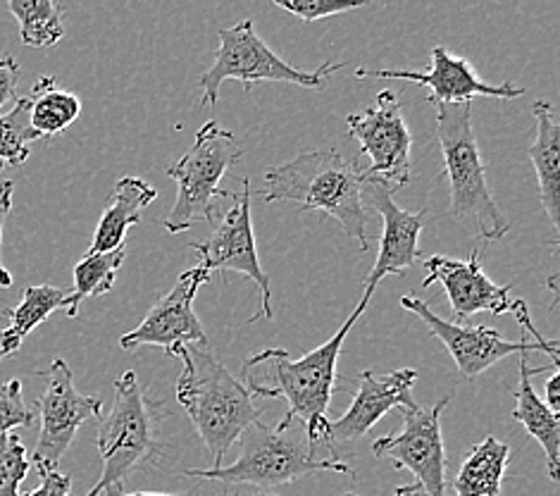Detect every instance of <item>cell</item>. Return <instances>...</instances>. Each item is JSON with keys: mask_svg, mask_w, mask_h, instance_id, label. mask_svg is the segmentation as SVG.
<instances>
[{"mask_svg": "<svg viewBox=\"0 0 560 496\" xmlns=\"http://www.w3.org/2000/svg\"><path fill=\"white\" fill-rule=\"evenodd\" d=\"M38 475H42V485L24 496H72V480L68 475L60 471H44Z\"/></svg>", "mask_w": 560, "mask_h": 496, "instance_id": "cell-32", "label": "cell"}, {"mask_svg": "<svg viewBox=\"0 0 560 496\" xmlns=\"http://www.w3.org/2000/svg\"><path fill=\"white\" fill-rule=\"evenodd\" d=\"M36 413L26 406L22 396V382H0V437L15 430V427H32Z\"/></svg>", "mask_w": 560, "mask_h": 496, "instance_id": "cell-29", "label": "cell"}, {"mask_svg": "<svg viewBox=\"0 0 560 496\" xmlns=\"http://www.w3.org/2000/svg\"><path fill=\"white\" fill-rule=\"evenodd\" d=\"M372 297L363 293L355 311L346 318V323L335 337L327 339L323 346L313 348L301 358H293L284 348H265L260 354H253L242 366V384L248 394L256 399H287L289 411L284 420H301L308 430V437L317 447L331 445L329 439V404L335 394L339 374L337 364L339 354L346 344V337L353 325L365 313Z\"/></svg>", "mask_w": 560, "mask_h": 496, "instance_id": "cell-1", "label": "cell"}, {"mask_svg": "<svg viewBox=\"0 0 560 496\" xmlns=\"http://www.w3.org/2000/svg\"><path fill=\"white\" fill-rule=\"evenodd\" d=\"M32 127L38 137H58L82 115V101L58 89L56 77H42L32 89Z\"/></svg>", "mask_w": 560, "mask_h": 496, "instance_id": "cell-24", "label": "cell"}, {"mask_svg": "<svg viewBox=\"0 0 560 496\" xmlns=\"http://www.w3.org/2000/svg\"><path fill=\"white\" fill-rule=\"evenodd\" d=\"M401 305L406 308V311L416 313L427 325V330H430V334H434V337L446 346V351L451 354L453 364H456L458 372L468 382L477 380L479 374L489 370L491 366H497L499 360L515 356V354L527 356L529 351H541L549 356V368L558 370V366H560L558 342L544 339L541 332H537V327L532 325V318H529L525 301H515L513 311H511L520 320V325H523L525 332L529 334V337H523L520 342L503 339L497 330L485 327V325L463 327L456 323H448V320L439 318L430 305H427L422 299L412 297V293L401 297Z\"/></svg>", "mask_w": 560, "mask_h": 496, "instance_id": "cell-9", "label": "cell"}, {"mask_svg": "<svg viewBox=\"0 0 560 496\" xmlns=\"http://www.w3.org/2000/svg\"><path fill=\"white\" fill-rule=\"evenodd\" d=\"M163 401H155L141 387L137 372L129 370L115 382V401L110 413L98 418V453L103 473L86 496H103L149 463L158 453V418Z\"/></svg>", "mask_w": 560, "mask_h": 496, "instance_id": "cell-6", "label": "cell"}, {"mask_svg": "<svg viewBox=\"0 0 560 496\" xmlns=\"http://www.w3.org/2000/svg\"><path fill=\"white\" fill-rule=\"evenodd\" d=\"M360 79H406V82H416L424 89H430L427 103H472L475 96H489V99H505L513 101L525 96V89L513 84H487L479 79L475 67L465 60L453 56L444 46H436L432 50V67L427 72L418 70H365L360 67L355 72Z\"/></svg>", "mask_w": 560, "mask_h": 496, "instance_id": "cell-16", "label": "cell"}, {"mask_svg": "<svg viewBox=\"0 0 560 496\" xmlns=\"http://www.w3.org/2000/svg\"><path fill=\"white\" fill-rule=\"evenodd\" d=\"M8 8L20 22L24 46L50 48L65 36L62 5L52 3V0H10Z\"/></svg>", "mask_w": 560, "mask_h": 496, "instance_id": "cell-25", "label": "cell"}, {"mask_svg": "<svg viewBox=\"0 0 560 496\" xmlns=\"http://www.w3.org/2000/svg\"><path fill=\"white\" fill-rule=\"evenodd\" d=\"M127 258V246H119L108 253H89L74 265V291L72 299V318L79 315V305L84 299L103 297L115 285L117 270Z\"/></svg>", "mask_w": 560, "mask_h": 496, "instance_id": "cell-26", "label": "cell"}, {"mask_svg": "<svg viewBox=\"0 0 560 496\" xmlns=\"http://www.w3.org/2000/svg\"><path fill=\"white\" fill-rule=\"evenodd\" d=\"M56 311H68V315L72 318V299L68 291L50 285L26 287L22 293V301L15 308H10V311H3V315H8L10 320V325L5 330H0V360L20 351L26 334L46 323L50 313Z\"/></svg>", "mask_w": 560, "mask_h": 496, "instance_id": "cell-22", "label": "cell"}, {"mask_svg": "<svg viewBox=\"0 0 560 496\" xmlns=\"http://www.w3.org/2000/svg\"><path fill=\"white\" fill-rule=\"evenodd\" d=\"M363 170L339 151H305L265 172V204L289 200L301 210H323L368 251V212L360 196Z\"/></svg>", "mask_w": 560, "mask_h": 496, "instance_id": "cell-3", "label": "cell"}, {"mask_svg": "<svg viewBox=\"0 0 560 496\" xmlns=\"http://www.w3.org/2000/svg\"><path fill=\"white\" fill-rule=\"evenodd\" d=\"M346 125L358 141L360 153L370 155V168L363 170L365 177L382 180L392 192L404 189L410 182L412 137L396 93L382 91L375 108L351 113Z\"/></svg>", "mask_w": 560, "mask_h": 496, "instance_id": "cell-12", "label": "cell"}, {"mask_svg": "<svg viewBox=\"0 0 560 496\" xmlns=\"http://www.w3.org/2000/svg\"><path fill=\"white\" fill-rule=\"evenodd\" d=\"M210 279L206 267L196 265L182 273L175 287L165 299H160L137 330H131L119 337V346L125 351H135L141 346H163L165 351H175L179 346H206L208 337L203 332L201 320L194 313V299Z\"/></svg>", "mask_w": 560, "mask_h": 496, "instance_id": "cell-14", "label": "cell"}, {"mask_svg": "<svg viewBox=\"0 0 560 496\" xmlns=\"http://www.w3.org/2000/svg\"><path fill=\"white\" fill-rule=\"evenodd\" d=\"M189 249L196 251V256L201 258V267L208 273L212 270H236L256 281V287L262 293V308L260 313L248 318V325L256 323L260 318H275L272 311V287L270 277L262 270L256 237H253V222H250V182L244 180L242 192L234 196L232 210H226V216L218 224V230L210 234L203 244H189Z\"/></svg>", "mask_w": 560, "mask_h": 496, "instance_id": "cell-13", "label": "cell"}, {"mask_svg": "<svg viewBox=\"0 0 560 496\" xmlns=\"http://www.w3.org/2000/svg\"><path fill=\"white\" fill-rule=\"evenodd\" d=\"M509 455L511 447L497 437L479 441L468 453V459L463 461L456 480H453L456 496H501Z\"/></svg>", "mask_w": 560, "mask_h": 496, "instance_id": "cell-23", "label": "cell"}, {"mask_svg": "<svg viewBox=\"0 0 560 496\" xmlns=\"http://www.w3.org/2000/svg\"><path fill=\"white\" fill-rule=\"evenodd\" d=\"M167 356L182 360L177 378V401L189 413L198 437L206 441L212 468H220L230 451L253 423L260 408L248 389L201 346H179Z\"/></svg>", "mask_w": 560, "mask_h": 496, "instance_id": "cell-2", "label": "cell"}, {"mask_svg": "<svg viewBox=\"0 0 560 496\" xmlns=\"http://www.w3.org/2000/svg\"><path fill=\"white\" fill-rule=\"evenodd\" d=\"M103 496H179V494H163V492H125L122 487H113Z\"/></svg>", "mask_w": 560, "mask_h": 496, "instance_id": "cell-35", "label": "cell"}, {"mask_svg": "<svg viewBox=\"0 0 560 496\" xmlns=\"http://www.w3.org/2000/svg\"><path fill=\"white\" fill-rule=\"evenodd\" d=\"M394 496H427V494L422 492L420 485H406V487H398Z\"/></svg>", "mask_w": 560, "mask_h": 496, "instance_id": "cell-36", "label": "cell"}, {"mask_svg": "<svg viewBox=\"0 0 560 496\" xmlns=\"http://www.w3.org/2000/svg\"><path fill=\"white\" fill-rule=\"evenodd\" d=\"M529 360L520 358V387L515 392L517 406L513 411V418L525 427V430L539 441V447L546 455V468H549V477L553 482L560 480V423L558 413H553L544 404L539 394L532 387V374L535 368L527 366Z\"/></svg>", "mask_w": 560, "mask_h": 496, "instance_id": "cell-21", "label": "cell"}, {"mask_svg": "<svg viewBox=\"0 0 560 496\" xmlns=\"http://www.w3.org/2000/svg\"><path fill=\"white\" fill-rule=\"evenodd\" d=\"M427 275L422 287H432L434 281L444 287L456 325L477 313L503 315L513 311L511 299L513 285H497L487 277L479 265V251H472L468 261H453L446 256H432L424 261Z\"/></svg>", "mask_w": 560, "mask_h": 496, "instance_id": "cell-17", "label": "cell"}, {"mask_svg": "<svg viewBox=\"0 0 560 496\" xmlns=\"http://www.w3.org/2000/svg\"><path fill=\"white\" fill-rule=\"evenodd\" d=\"M532 115L537 119V137L529 146L532 165L537 172L539 198L546 218L556 227H560V127L556 119V111L549 101L532 103Z\"/></svg>", "mask_w": 560, "mask_h": 496, "instance_id": "cell-20", "label": "cell"}, {"mask_svg": "<svg viewBox=\"0 0 560 496\" xmlns=\"http://www.w3.org/2000/svg\"><path fill=\"white\" fill-rule=\"evenodd\" d=\"M46 380V389L38 399V420L42 432L30 463L38 473L58 471L60 459L86 420H98L103 415V401L98 396H84L77 392L74 374L62 358H56L48 370L38 372Z\"/></svg>", "mask_w": 560, "mask_h": 496, "instance_id": "cell-10", "label": "cell"}, {"mask_svg": "<svg viewBox=\"0 0 560 496\" xmlns=\"http://www.w3.org/2000/svg\"><path fill=\"white\" fill-rule=\"evenodd\" d=\"M418 382V370L404 368L396 372L375 374L360 372L358 392L339 420L329 423V439L331 441H355L365 437L386 413L394 408L412 411L418 408L412 399V387Z\"/></svg>", "mask_w": 560, "mask_h": 496, "instance_id": "cell-18", "label": "cell"}, {"mask_svg": "<svg viewBox=\"0 0 560 496\" xmlns=\"http://www.w3.org/2000/svg\"><path fill=\"white\" fill-rule=\"evenodd\" d=\"M158 198V192L149 182L139 177H122L115 184V192L98 220L96 234L91 241L89 253H108L119 246H127V230L141 224L143 208H149Z\"/></svg>", "mask_w": 560, "mask_h": 496, "instance_id": "cell-19", "label": "cell"}, {"mask_svg": "<svg viewBox=\"0 0 560 496\" xmlns=\"http://www.w3.org/2000/svg\"><path fill=\"white\" fill-rule=\"evenodd\" d=\"M12 189H15L12 182H0V246H3V227H5L10 210H12ZM0 287L3 289L12 287V275L3 265V258H0Z\"/></svg>", "mask_w": 560, "mask_h": 496, "instance_id": "cell-33", "label": "cell"}, {"mask_svg": "<svg viewBox=\"0 0 560 496\" xmlns=\"http://www.w3.org/2000/svg\"><path fill=\"white\" fill-rule=\"evenodd\" d=\"M20 74H22V67L15 58L10 56L0 58V111H3L10 101L18 99Z\"/></svg>", "mask_w": 560, "mask_h": 496, "instance_id": "cell-31", "label": "cell"}, {"mask_svg": "<svg viewBox=\"0 0 560 496\" xmlns=\"http://www.w3.org/2000/svg\"><path fill=\"white\" fill-rule=\"evenodd\" d=\"M242 155V143L215 119L198 129L191 149L167 168L170 177L177 182V200L163 220L170 234L191 230L196 222H212L215 198H234L232 192L220 189V182Z\"/></svg>", "mask_w": 560, "mask_h": 496, "instance_id": "cell-7", "label": "cell"}, {"mask_svg": "<svg viewBox=\"0 0 560 496\" xmlns=\"http://www.w3.org/2000/svg\"><path fill=\"white\" fill-rule=\"evenodd\" d=\"M277 8L287 10L289 15H296L303 22H317L331 15H343V12H351L363 8L365 3H346V0H275Z\"/></svg>", "mask_w": 560, "mask_h": 496, "instance_id": "cell-30", "label": "cell"}, {"mask_svg": "<svg viewBox=\"0 0 560 496\" xmlns=\"http://www.w3.org/2000/svg\"><path fill=\"white\" fill-rule=\"evenodd\" d=\"M546 406H549L553 413L560 411V372L553 370V374L549 378V382H546Z\"/></svg>", "mask_w": 560, "mask_h": 496, "instance_id": "cell-34", "label": "cell"}, {"mask_svg": "<svg viewBox=\"0 0 560 496\" xmlns=\"http://www.w3.org/2000/svg\"><path fill=\"white\" fill-rule=\"evenodd\" d=\"M220 46L215 50V62L210 70L198 79V89L203 91V105L215 108L220 99V86L226 79L244 82L246 91H250L253 82H287L303 89H325L329 77L343 70V62L331 65L329 60L317 67V70H299L289 65L277 53L262 42L256 32L253 20H244L232 26H224L218 32Z\"/></svg>", "mask_w": 560, "mask_h": 496, "instance_id": "cell-8", "label": "cell"}, {"mask_svg": "<svg viewBox=\"0 0 560 496\" xmlns=\"http://www.w3.org/2000/svg\"><path fill=\"white\" fill-rule=\"evenodd\" d=\"M42 139L32 127L30 96L18 99L12 111L0 115V168H18L30 158V143Z\"/></svg>", "mask_w": 560, "mask_h": 496, "instance_id": "cell-27", "label": "cell"}, {"mask_svg": "<svg viewBox=\"0 0 560 496\" xmlns=\"http://www.w3.org/2000/svg\"><path fill=\"white\" fill-rule=\"evenodd\" d=\"M242 453L232 465L220 468H186L189 477L220 480L226 485H250L272 489L279 485L313 475V473H339L355 477L351 465L341 459H317L315 445L301 420H284L277 427L253 423L242 435Z\"/></svg>", "mask_w": 560, "mask_h": 496, "instance_id": "cell-4", "label": "cell"}, {"mask_svg": "<svg viewBox=\"0 0 560 496\" xmlns=\"http://www.w3.org/2000/svg\"><path fill=\"white\" fill-rule=\"evenodd\" d=\"M451 396L436 401L430 408H412L404 413L401 430L380 437L372 445L377 459H389L418 477L416 485L427 496H446V447L442 435V413Z\"/></svg>", "mask_w": 560, "mask_h": 496, "instance_id": "cell-11", "label": "cell"}, {"mask_svg": "<svg viewBox=\"0 0 560 496\" xmlns=\"http://www.w3.org/2000/svg\"><path fill=\"white\" fill-rule=\"evenodd\" d=\"M394 192L382 180L365 177L360 186L363 206L372 208L382 216V237H380V253L377 261L365 279V293L372 297L377 285L389 275L408 273L416 261L420 258V232L427 218V210L408 212L396 204Z\"/></svg>", "mask_w": 560, "mask_h": 496, "instance_id": "cell-15", "label": "cell"}, {"mask_svg": "<svg viewBox=\"0 0 560 496\" xmlns=\"http://www.w3.org/2000/svg\"><path fill=\"white\" fill-rule=\"evenodd\" d=\"M30 468V453L20 435L8 432L0 437V496H20V485Z\"/></svg>", "mask_w": 560, "mask_h": 496, "instance_id": "cell-28", "label": "cell"}, {"mask_svg": "<svg viewBox=\"0 0 560 496\" xmlns=\"http://www.w3.org/2000/svg\"><path fill=\"white\" fill-rule=\"evenodd\" d=\"M349 496H355V494H349Z\"/></svg>", "mask_w": 560, "mask_h": 496, "instance_id": "cell-37", "label": "cell"}, {"mask_svg": "<svg viewBox=\"0 0 560 496\" xmlns=\"http://www.w3.org/2000/svg\"><path fill=\"white\" fill-rule=\"evenodd\" d=\"M434 111L436 139L451 182V216L458 220L472 218L479 237L501 241L509 232V220L489 192L472 129V103H439Z\"/></svg>", "mask_w": 560, "mask_h": 496, "instance_id": "cell-5", "label": "cell"}]
</instances>
